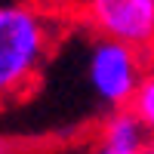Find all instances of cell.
<instances>
[{"label": "cell", "instance_id": "obj_6", "mask_svg": "<svg viewBox=\"0 0 154 154\" xmlns=\"http://www.w3.org/2000/svg\"><path fill=\"white\" fill-rule=\"evenodd\" d=\"M37 3L46 6L49 12H56V16H77L83 0H37Z\"/></svg>", "mask_w": 154, "mask_h": 154}, {"label": "cell", "instance_id": "obj_5", "mask_svg": "<svg viewBox=\"0 0 154 154\" xmlns=\"http://www.w3.org/2000/svg\"><path fill=\"white\" fill-rule=\"evenodd\" d=\"M133 108L139 111V117L145 120L148 133L154 136V62H151L148 71H145V80H142V86H139V93L133 99Z\"/></svg>", "mask_w": 154, "mask_h": 154}, {"label": "cell", "instance_id": "obj_2", "mask_svg": "<svg viewBox=\"0 0 154 154\" xmlns=\"http://www.w3.org/2000/svg\"><path fill=\"white\" fill-rule=\"evenodd\" d=\"M151 62L154 59L148 53L123 40L93 34V40L86 43V53H83V77H86L89 96L105 111L133 105Z\"/></svg>", "mask_w": 154, "mask_h": 154}, {"label": "cell", "instance_id": "obj_1", "mask_svg": "<svg viewBox=\"0 0 154 154\" xmlns=\"http://www.w3.org/2000/svg\"><path fill=\"white\" fill-rule=\"evenodd\" d=\"M59 19L37 0H0V108L37 86L62 37Z\"/></svg>", "mask_w": 154, "mask_h": 154}, {"label": "cell", "instance_id": "obj_7", "mask_svg": "<svg viewBox=\"0 0 154 154\" xmlns=\"http://www.w3.org/2000/svg\"><path fill=\"white\" fill-rule=\"evenodd\" d=\"M22 145L16 142V139H6V136H0V154H19Z\"/></svg>", "mask_w": 154, "mask_h": 154}, {"label": "cell", "instance_id": "obj_3", "mask_svg": "<svg viewBox=\"0 0 154 154\" xmlns=\"http://www.w3.org/2000/svg\"><path fill=\"white\" fill-rule=\"evenodd\" d=\"M77 19L93 34L123 40L154 59V0H83Z\"/></svg>", "mask_w": 154, "mask_h": 154}, {"label": "cell", "instance_id": "obj_8", "mask_svg": "<svg viewBox=\"0 0 154 154\" xmlns=\"http://www.w3.org/2000/svg\"><path fill=\"white\" fill-rule=\"evenodd\" d=\"M139 154H154V136H151V139H148V142L142 145V151H139Z\"/></svg>", "mask_w": 154, "mask_h": 154}, {"label": "cell", "instance_id": "obj_4", "mask_svg": "<svg viewBox=\"0 0 154 154\" xmlns=\"http://www.w3.org/2000/svg\"><path fill=\"white\" fill-rule=\"evenodd\" d=\"M148 139H151V133L133 105L114 108L99 123V133H96L89 154H139Z\"/></svg>", "mask_w": 154, "mask_h": 154}]
</instances>
